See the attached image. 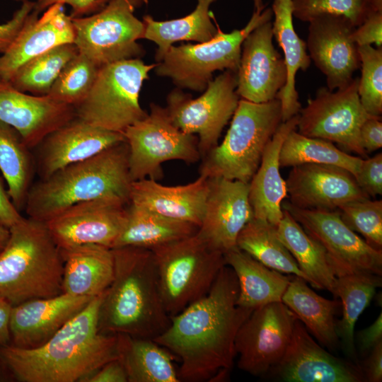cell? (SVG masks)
Here are the masks:
<instances>
[{
  "mask_svg": "<svg viewBox=\"0 0 382 382\" xmlns=\"http://www.w3.org/2000/svg\"><path fill=\"white\" fill-rule=\"evenodd\" d=\"M238 282L224 265L209 293L170 317L168 328L153 339L180 360V381L225 378L236 356L237 332L253 311L237 305Z\"/></svg>",
  "mask_w": 382,
  "mask_h": 382,
  "instance_id": "obj_1",
  "label": "cell"
},
{
  "mask_svg": "<svg viewBox=\"0 0 382 382\" xmlns=\"http://www.w3.org/2000/svg\"><path fill=\"white\" fill-rule=\"evenodd\" d=\"M103 296L94 297L39 347L0 346V357L16 378L22 382H81L117 359V335L98 330Z\"/></svg>",
  "mask_w": 382,
  "mask_h": 382,
  "instance_id": "obj_2",
  "label": "cell"
},
{
  "mask_svg": "<svg viewBox=\"0 0 382 382\" xmlns=\"http://www.w3.org/2000/svg\"><path fill=\"white\" fill-rule=\"evenodd\" d=\"M114 276L98 312L101 333L154 339L170 323L153 253L137 247L112 248Z\"/></svg>",
  "mask_w": 382,
  "mask_h": 382,
  "instance_id": "obj_3",
  "label": "cell"
},
{
  "mask_svg": "<svg viewBox=\"0 0 382 382\" xmlns=\"http://www.w3.org/2000/svg\"><path fill=\"white\" fill-rule=\"evenodd\" d=\"M132 182L125 141L33 183L24 210L28 217L46 222L84 201L113 198L129 203Z\"/></svg>",
  "mask_w": 382,
  "mask_h": 382,
  "instance_id": "obj_4",
  "label": "cell"
},
{
  "mask_svg": "<svg viewBox=\"0 0 382 382\" xmlns=\"http://www.w3.org/2000/svg\"><path fill=\"white\" fill-rule=\"evenodd\" d=\"M0 252V297L12 306L62 294L64 262L45 222L23 217Z\"/></svg>",
  "mask_w": 382,
  "mask_h": 382,
  "instance_id": "obj_5",
  "label": "cell"
},
{
  "mask_svg": "<svg viewBox=\"0 0 382 382\" xmlns=\"http://www.w3.org/2000/svg\"><path fill=\"white\" fill-rule=\"evenodd\" d=\"M282 122L278 98L262 103L239 99L224 140L202 158L200 175L250 183Z\"/></svg>",
  "mask_w": 382,
  "mask_h": 382,
  "instance_id": "obj_6",
  "label": "cell"
},
{
  "mask_svg": "<svg viewBox=\"0 0 382 382\" xmlns=\"http://www.w3.org/2000/svg\"><path fill=\"white\" fill-rule=\"evenodd\" d=\"M151 250L170 317L205 296L226 265L224 254L197 232Z\"/></svg>",
  "mask_w": 382,
  "mask_h": 382,
  "instance_id": "obj_7",
  "label": "cell"
},
{
  "mask_svg": "<svg viewBox=\"0 0 382 382\" xmlns=\"http://www.w3.org/2000/svg\"><path fill=\"white\" fill-rule=\"evenodd\" d=\"M156 64L140 59L121 60L100 67L86 98L75 108L76 117L96 127L124 133L147 112L139 103L143 82Z\"/></svg>",
  "mask_w": 382,
  "mask_h": 382,
  "instance_id": "obj_8",
  "label": "cell"
},
{
  "mask_svg": "<svg viewBox=\"0 0 382 382\" xmlns=\"http://www.w3.org/2000/svg\"><path fill=\"white\" fill-rule=\"evenodd\" d=\"M272 8L265 7L261 12L254 11L242 29L226 33L217 26L215 35L209 41L172 45L156 64L155 72L159 76L170 78L178 88L204 91L214 71L237 72L243 40L254 28L272 21Z\"/></svg>",
  "mask_w": 382,
  "mask_h": 382,
  "instance_id": "obj_9",
  "label": "cell"
},
{
  "mask_svg": "<svg viewBox=\"0 0 382 382\" xmlns=\"http://www.w3.org/2000/svg\"><path fill=\"white\" fill-rule=\"evenodd\" d=\"M132 181L163 175L161 164L171 160L194 163L201 159L198 139L171 122L166 108L151 103L150 112L124 132Z\"/></svg>",
  "mask_w": 382,
  "mask_h": 382,
  "instance_id": "obj_10",
  "label": "cell"
},
{
  "mask_svg": "<svg viewBox=\"0 0 382 382\" xmlns=\"http://www.w3.org/2000/svg\"><path fill=\"white\" fill-rule=\"evenodd\" d=\"M134 0H109L95 13L71 18L79 53L100 67L140 59L144 50L137 40L142 39L144 25L134 16Z\"/></svg>",
  "mask_w": 382,
  "mask_h": 382,
  "instance_id": "obj_11",
  "label": "cell"
},
{
  "mask_svg": "<svg viewBox=\"0 0 382 382\" xmlns=\"http://www.w3.org/2000/svg\"><path fill=\"white\" fill-rule=\"evenodd\" d=\"M236 73L226 70L207 85L197 98L179 88L167 97L166 109L173 124L183 132L198 135L201 158L218 144L221 133L239 101Z\"/></svg>",
  "mask_w": 382,
  "mask_h": 382,
  "instance_id": "obj_12",
  "label": "cell"
},
{
  "mask_svg": "<svg viewBox=\"0 0 382 382\" xmlns=\"http://www.w3.org/2000/svg\"><path fill=\"white\" fill-rule=\"evenodd\" d=\"M359 81V77L354 78L347 86L336 91L319 88L298 114V132L335 142L346 151L366 157L359 130L364 121L373 116L360 102Z\"/></svg>",
  "mask_w": 382,
  "mask_h": 382,
  "instance_id": "obj_13",
  "label": "cell"
},
{
  "mask_svg": "<svg viewBox=\"0 0 382 382\" xmlns=\"http://www.w3.org/2000/svg\"><path fill=\"white\" fill-rule=\"evenodd\" d=\"M282 207L322 245L336 277L359 273L381 276L382 250L369 245L345 224L337 210L303 209L287 202Z\"/></svg>",
  "mask_w": 382,
  "mask_h": 382,
  "instance_id": "obj_14",
  "label": "cell"
},
{
  "mask_svg": "<svg viewBox=\"0 0 382 382\" xmlns=\"http://www.w3.org/2000/svg\"><path fill=\"white\" fill-rule=\"evenodd\" d=\"M297 319L282 301L253 309L236 337L238 367L253 376H265L283 357Z\"/></svg>",
  "mask_w": 382,
  "mask_h": 382,
  "instance_id": "obj_15",
  "label": "cell"
},
{
  "mask_svg": "<svg viewBox=\"0 0 382 382\" xmlns=\"http://www.w3.org/2000/svg\"><path fill=\"white\" fill-rule=\"evenodd\" d=\"M128 204L113 198L84 201L45 223L59 249L83 245L112 249L125 224Z\"/></svg>",
  "mask_w": 382,
  "mask_h": 382,
  "instance_id": "obj_16",
  "label": "cell"
},
{
  "mask_svg": "<svg viewBox=\"0 0 382 382\" xmlns=\"http://www.w3.org/2000/svg\"><path fill=\"white\" fill-rule=\"evenodd\" d=\"M267 374L286 382L365 381L360 364L327 352L299 319L283 357Z\"/></svg>",
  "mask_w": 382,
  "mask_h": 382,
  "instance_id": "obj_17",
  "label": "cell"
},
{
  "mask_svg": "<svg viewBox=\"0 0 382 382\" xmlns=\"http://www.w3.org/2000/svg\"><path fill=\"white\" fill-rule=\"evenodd\" d=\"M355 28L342 16L322 15L309 22L308 55L325 76L330 91L347 86L360 68L358 46L352 39Z\"/></svg>",
  "mask_w": 382,
  "mask_h": 382,
  "instance_id": "obj_18",
  "label": "cell"
},
{
  "mask_svg": "<svg viewBox=\"0 0 382 382\" xmlns=\"http://www.w3.org/2000/svg\"><path fill=\"white\" fill-rule=\"evenodd\" d=\"M272 22L254 28L241 46L236 72V93L242 99L262 103L277 98L286 81L284 58L274 47Z\"/></svg>",
  "mask_w": 382,
  "mask_h": 382,
  "instance_id": "obj_19",
  "label": "cell"
},
{
  "mask_svg": "<svg viewBox=\"0 0 382 382\" xmlns=\"http://www.w3.org/2000/svg\"><path fill=\"white\" fill-rule=\"evenodd\" d=\"M290 203L310 210H337L369 199L348 170L332 165L305 163L292 167L285 180Z\"/></svg>",
  "mask_w": 382,
  "mask_h": 382,
  "instance_id": "obj_20",
  "label": "cell"
},
{
  "mask_svg": "<svg viewBox=\"0 0 382 382\" xmlns=\"http://www.w3.org/2000/svg\"><path fill=\"white\" fill-rule=\"evenodd\" d=\"M123 141L124 134L96 127L76 117L48 134L33 150L36 175L39 179L46 178Z\"/></svg>",
  "mask_w": 382,
  "mask_h": 382,
  "instance_id": "obj_21",
  "label": "cell"
},
{
  "mask_svg": "<svg viewBox=\"0 0 382 382\" xmlns=\"http://www.w3.org/2000/svg\"><path fill=\"white\" fill-rule=\"evenodd\" d=\"M209 190L197 233L224 254L237 247L238 236L253 218L249 183L208 178Z\"/></svg>",
  "mask_w": 382,
  "mask_h": 382,
  "instance_id": "obj_22",
  "label": "cell"
},
{
  "mask_svg": "<svg viewBox=\"0 0 382 382\" xmlns=\"http://www.w3.org/2000/svg\"><path fill=\"white\" fill-rule=\"evenodd\" d=\"M74 117V106L20 91L0 80V121L16 129L30 149Z\"/></svg>",
  "mask_w": 382,
  "mask_h": 382,
  "instance_id": "obj_23",
  "label": "cell"
},
{
  "mask_svg": "<svg viewBox=\"0 0 382 382\" xmlns=\"http://www.w3.org/2000/svg\"><path fill=\"white\" fill-rule=\"evenodd\" d=\"M93 298L62 293L13 306L9 321L10 345L21 349L42 346Z\"/></svg>",
  "mask_w": 382,
  "mask_h": 382,
  "instance_id": "obj_24",
  "label": "cell"
},
{
  "mask_svg": "<svg viewBox=\"0 0 382 382\" xmlns=\"http://www.w3.org/2000/svg\"><path fill=\"white\" fill-rule=\"evenodd\" d=\"M34 9L6 51L0 56V80L9 81L30 59L63 44L74 43V28L64 5L54 4L41 17Z\"/></svg>",
  "mask_w": 382,
  "mask_h": 382,
  "instance_id": "obj_25",
  "label": "cell"
},
{
  "mask_svg": "<svg viewBox=\"0 0 382 382\" xmlns=\"http://www.w3.org/2000/svg\"><path fill=\"white\" fill-rule=\"evenodd\" d=\"M208 190V178L203 175L192 183L178 186H166L156 180L145 178L132 182L129 203L199 227Z\"/></svg>",
  "mask_w": 382,
  "mask_h": 382,
  "instance_id": "obj_26",
  "label": "cell"
},
{
  "mask_svg": "<svg viewBox=\"0 0 382 382\" xmlns=\"http://www.w3.org/2000/svg\"><path fill=\"white\" fill-rule=\"evenodd\" d=\"M298 115L282 122L267 145L260 163L249 183V201L253 218L277 226L283 215L286 197L285 180L279 172V153L287 134L296 129Z\"/></svg>",
  "mask_w": 382,
  "mask_h": 382,
  "instance_id": "obj_27",
  "label": "cell"
},
{
  "mask_svg": "<svg viewBox=\"0 0 382 382\" xmlns=\"http://www.w3.org/2000/svg\"><path fill=\"white\" fill-rule=\"evenodd\" d=\"M59 250L64 262V294L93 298L105 292L114 276L111 248L83 245Z\"/></svg>",
  "mask_w": 382,
  "mask_h": 382,
  "instance_id": "obj_28",
  "label": "cell"
},
{
  "mask_svg": "<svg viewBox=\"0 0 382 382\" xmlns=\"http://www.w3.org/2000/svg\"><path fill=\"white\" fill-rule=\"evenodd\" d=\"M272 33L284 53L286 69L284 86L277 95L280 100L282 122L299 114L301 106L296 89V75L299 70L306 71L311 59L306 42L297 35L293 24L292 0H274Z\"/></svg>",
  "mask_w": 382,
  "mask_h": 382,
  "instance_id": "obj_29",
  "label": "cell"
},
{
  "mask_svg": "<svg viewBox=\"0 0 382 382\" xmlns=\"http://www.w3.org/2000/svg\"><path fill=\"white\" fill-rule=\"evenodd\" d=\"M224 259L238 279V306L253 310L265 304L282 301L291 274L286 276L267 267L237 247L225 253Z\"/></svg>",
  "mask_w": 382,
  "mask_h": 382,
  "instance_id": "obj_30",
  "label": "cell"
},
{
  "mask_svg": "<svg viewBox=\"0 0 382 382\" xmlns=\"http://www.w3.org/2000/svg\"><path fill=\"white\" fill-rule=\"evenodd\" d=\"M284 303L318 342L331 350L339 344L335 315L341 302L317 294L303 278L292 275L284 293Z\"/></svg>",
  "mask_w": 382,
  "mask_h": 382,
  "instance_id": "obj_31",
  "label": "cell"
},
{
  "mask_svg": "<svg viewBox=\"0 0 382 382\" xmlns=\"http://www.w3.org/2000/svg\"><path fill=\"white\" fill-rule=\"evenodd\" d=\"M117 358L128 382H179L173 355L154 340L117 334Z\"/></svg>",
  "mask_w": 382,
  "mask_h": 382,
  "instance_id": "obj_32",
  "label": "cell"
},
{
  "mask_svg": "<svg viewBox=\"0 0 382 382\" xmlns=\"http://www.w3.org/2000/svg\"><path fill=\"white\" fill-rule=\"evenodd\" d=\"M127 212L125 224L113 248L130 246L151 250L194 235L199 229L192 224L168 218L129 203Z\"/></svg>",
  "mask_w": 382,
  "mask_h": 382,
  "instance_id": "obj_33",
  "label": "cell"
},
{
  "mask_svg": "<svg viewBox=\"0 0 382 382\" xmlns=\"http://www.w3.org/2000/svg\"><path fill=\"white\" fill-rule=\"evenodd\" d=\"M277 233L306 276L308 282L316 289L332 294L337 277L328 263L325 250L284 209L277 226Z\"/></svg>",
  "mask_w": 382,
  "mask_h": 382,
  "instance_id": "obj_34",
  "label": "cell"
},
{
  "mask_svg": "<svg viewBox=\"0 0 382 382\" xmlns=\"http://www.w3.org/2000/svg\"><path fill=\"white\" fill-rule=\"evenodd\" d=\"M192 12L183 18L166 21H155L151 16L143 18L144 30L142 39L154 42L158 47L155 59L159 62L178 41H194L197 43L211 40L217 31L209 12L210 6L216 0H196Z\"/></svg>",
  "mask_w": 382,
  "mask_h": 382,
  "instance_id": "obj_35",
  "label": "cell"
},
{
  "mask_svg": "<svg viewBox=\"0 0 382 382\" xmlns=\"http://www.w3.org/2000/svg\"><path fill=\"white\" fill-rule=\"evenodd\" d=\"M381 276L359 273L337 277L333 296L340 298L342 317L336 321V331L349 360L360 364L354 342V326L364 309L369 305L376 289L381 286Z\"/></svg>",
  "mask_w": 382,
  "mask_h": 382,
  "instance_id": "obj_36",
  "label": "cell"
},
{
  "mask_svg": "<svg viewBox=\"0 0 382 382\" xmlns=\"http://www.w3.org/2000/svg\"><path fill=\"white\" fill-rule=\"evenodd\" d=\"M0 170L8 194L18 211L24 210L36 175L34 154L13 127L0 121Z\"/></svg>",
  "mask_w": 382,
  "mask_h": 382,
  "instance_id": "obj_37",
  "label": "cell"
},
{
  "mask_svg": "<svg viewBox=\"0 0 382 382\" xmlns=\"http://www.w3.org/2000/svg\"><path fill=\"white\" fill-rule=\"evenodd\" d=\"M236 246L269 268L283 274L306 276L277 236V226L253 218L239 233Z\"/></svg>",
  "mask_w": 382,
  "mask_h": 382,
  "instance_id": "obj_38",
  "label": "cell"
},
{
  "mask_svg": "<svg viewBox=\"0 0 382 382\" xmlns=\"http://www.w3.org/2000/svg\"><path fill=\"white\" fill-rule=\"evenodd\" d=\"M296 129L287 134L282 145L280 167L305 163L328 164L342 168L356 177L364 158L340 150L330 141L304 136Z\"/></svg>",
  "mask_w": 382,
  "mask_h": 382,
  "instance_id": "obj_39",
  "label": "cell"
},
{
  "mask_svg": "<svg viewBox=\"0 0 382 382\" xmlns=\"http://www.w3.org/2000/svg\"><path fill=\"white\" fill-rule=\"evenodd\" d=\"M78 53L74 43L57 46L24 63L8 81L20 91L46 96L63 68Z\"/></svg>",
  "mask_w": 382,
  "mask_h": 382,
  "instance_id": "obj_40",
  "label": "cell"
},
{
  "mask_svg": "<svg viewBox=\"0 0 382 382\" xmlns=\"http://www.w3.org/2000/svg\"><path fill=\"white\" fill-rule=\"evenodd\" d=\"M99 69L88 57L78 53L63 68L46 96L76 108L88 96Z\"/></svg>",
  "mask_w": 382,
  "mask_h": 382,
  "instance_id": "obj_41",
  "label": "cell"
},
{
  "mask_svg": "<svg viewBox=\"0 0 382 382\" xmlns=\"http://www.w3.org/2000/svg\"><path fill=\"white\" fill-rule=\"evenodd\" d=\"M361 74L358 93L364 110L371 115L382 114V47L358 46Z\"/></svg>",
  "mask_w": 382,
  "mask_h": 382,
  "instance_id": "obj_42",
  "label": "cell"
},
{
  "mask_svg": "<svg viewBox=\"0 0 382 382\" xmlns=\"http://www.w3.org/2000/svg\"><path fill=\"white\" fill-rule=\"evenodd\" d=\"M337 211L345 224L359 233L366 243L382 250V201L370 199L349 202Z\"/></svg>",
  "mask_w": 382,
  "mask_h": 382,
  "instance_id": "obj_43",
  "label": "cell"
},
{
  "mask_svg": "<svg viewBox=\"0 0 382 382\" xmlns=\"http://www.w3.org/2000/svg\"><path fill=\"white\" fill-rule=\"evenodd\" d=\"M293 16L310 22L322 15L342 16L357 27L374 11L366 0H292Z\"/></svg>",
  "mask_w": 382,
  "mask_h": 382,
  "instance_id": "obj_44",
  "label": "cell"
},
{
  "mask_svg": "<svg viewBox=\"0 0 382 382\" xmlns=\"http://www.w3.org/2000/svg\"><path fill=\"white\" fill-rule=\"evenodd\" d=\"M359 187L369 197H375L382 194V154L363 159L355 177Z\"/></svg>",
  "mask_w": 382,
  "mask_h": 382,
  "instance_id": "obj_45",
  "label": "cell"
},
{
  "mask_svg": "<svg viewBox=\"0 0 382 382\" xmlns=\"http://www.w3.org/2000/svg\"><path fill=\"white\" fill-rule=\"evenodd\" d=\"M35 4L30 0L23 2L9 21L0 24V53H4L11 45L34 9Z\"/></svg>",
  "mask_w": 382,
  "mask_h": 382,
  "instance_id": "obj_46",
  "label": "cell"
},
{
  "mask_svg": "<svg viewBox=\"0 0 382 382\" xmlns=\"http://www.w3.org/2000/svg\"><path fill=\"white\" fill-rule=\"evenodd\" d=\"M352 39L357 46L374 44L377 47H382V11L371 12L355 28Z\"/></svg>",
  "mask_w": 382,
  "mask_h": 382,
  "instance_id": "obj_47",
  "label": "cell"
},
{
  "mask_svg": "<svg viewBox=\"0 0 382 382\" xmlns=\"http://www.w3.org/2000/svg\"><path fill=\"white\" fill-rule=\"evenodd\" d=\"M109 0H37L34 10L38 13L54 4H67L71 6V18H79L95 13L102 9Z\"/></svg>",
  "mask_w": 382,
  "mask_h": 382,
  "instance_id": "obj_48",
  "label": "cell"
},
{
  "mask_svg": "<svg viewBox=\"0 0 382 382\" xmlns=\"http://www.w3.org/2000/svg\"><path fill=\"white\" fill-rule=\"evenodd\" d=\"M361 144L366 154L378 150L382 147L381 117L368 118L360 127Z\"/></svg>",
  "mask_w": 382,
  "mask_h": 382,
  "instance_id": "obj_49",
  "label": "cell"
},
{
  "mask_svg": "<svg viewBox=\"0 0 382 382\" xmlns=\"http://www.w3.org/2000/svg\"><path fill=\"white\" fill-rule=\"evenodd\" d=\"M81 382H128L126 371L118 358L111 360Z\"/></svg>",
  "mask_w": 382,
  "mask_h": 382,
  "instance_id": "obj_50",
  "label": "cell"
},
{
  "mask_svg": "<svg viewBox=\"0 0 382 382\" xmlns=\"http://www.w3.org/2000/svg\"><path fill=\"white\" fill-rule=\"evenodd\" d=\"M365 381H382V341L377 343L369 352L363 364H361Z\"/></svg>",
  "mask_w": 382,
  "mask_h": 382,
  "instance_id": "obj_51",
  "label": "cell"
},
{
  "mask_svg": "<svg viewBox=\"0 0 382 382\" xmlns=\"http://www.w3.org/2000/svg\"><path fill=\"white\" fill-rule=\"evenodd\" d=\"M357 344L361 354L367 355L371 349L382 341V313L368 328L357 334Z\"/></svg>",
  "mask_w": 382,
  "mask_h": 382,
  "instance_id": "obj_52",
  "label": "cell"
},
{
  "mask_svg": "<svg viewBox=\"0 0 382 382\" xmlns=\"http://www.w3.org/2000/svg\"><path fill=\"white\" fill-rule=\"evenodd\" d=\"M23 217L20 211L13 204L7 190L5 189L4 180L0 176V221L10 228Z\"/></svg>",
  "mask_w": 382,
  "mask_h": 382,
  "instance_id": "obj_53",
  "label": "cell"
},
{
  "mask_svg": "<svg viewBox=\"0 0 382 382\" xmlns=\"http://www.w3.org/2000/svg\"><path fill=\"white\" fill-rule=\"evenodd\" d=\"M12 307L6 300L0 297V346L8 345L11 342L9 321Z\"/></svg>",
  "mask_w": 382,
  "mask_h": 382,
  "instance_id": "obj_54",
  "label": "cell"
},
{
  "mask_svg": "<svg viewBox=\"0 0 382 382\" xmlns=\"http://www.w3.org/2000/svg\"><path fill=\"white\" fill-rule=\"evenodd\" d=\"M10 236V230L0 221V252L6 246Z\"/></svg>",
  "mask_w": 382,
  "mask_h": 382,
  "instance_id": "obj_55",
  "label": "cell"
},
{
  "mask_svg": "<svg viewBox=\"0 0 382 382\" xmlns=\"http://www.w3.org/2000/svg\"><path fill=\"white\" fill-rule=\"evenodd\" d=\"M374 11H382V0H366Z\"/></svg>",
  "mask_w": 382,
  "mask_h": 382,
  "instance_id": "obj_56",
  "label": "cell"
},
{
  "mask_svg": "<svg viewBox=\"0 0 382 382\" xmlns=\"http://www.w3.org/2000/svg\"><path fill=\"white\" fill-rule=\"evenodd\" d=\"M254 6V11L261 12L266 7L264 4V0H252Z\"/></svg>",
  "mask_w": 382,
  "mask_h": 382,
  "instance_id": "obj_57",
  "label": "cell"
},
{
  "mask_svg": "<svg viewBox=\"0 0 382 382\" xmlns=\"http://www.w3.org/2000/svg\"><path fill=\"white\" fill-rule=\"evenodd\" d=\"M14 1H20V2H25L26 1H29V0H14Z\"/></svg>",
  "mask_w": 382,
  "mask_h": 382,
  "instance_id": "obj_58",
  "label": "cell"
}]
</instances>
